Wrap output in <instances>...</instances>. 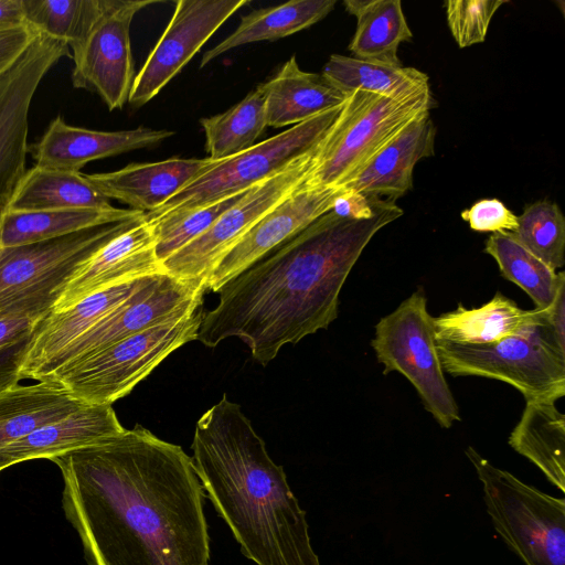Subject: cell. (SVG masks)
<instances>
[{
	"instance_id": "5bb4252c",
	"label": "cell",
	"mask_w": 565,
	"mask_h": 565,
	"mask_svg": "<svg viewBox=\"0 0 565 565\" xmlns=\"http://www.w3.org/2000/svg\"><path fill=\"white\" fill-rule=\"evenodd\" d=\"M63 56L66 43L39 34L0 75V212L6 209L26 168L29 110L44 75Z\"/></svg>"
},
{
	"instance_id": "8992f818",
	"label": "cell",
	"mask_w": 565,
	"mask_h": 565,
	"mask_svg": "<svg viewBox=\"0 0 565 565\" xmlns=\"http://www.w3.org/2000/svg\"><path fill=\"white\" fill-rule=\"evenodd\" d=\"M202 308L122 339L41 382L62 387L88 405H113L128 395L166 358L196 340Z\"/></svg>"
},
{
	"instance_id": "f1b7e54d",
	"label": "cell",
	"mask_w": 565,
	"mask_h": 565,
	"mask_svg": "<svg viewBox=\"0 0 565 565\" xmlns=\"http://www.w3.org/2000/svg\"><path fill=\"white\" fill-rule=\"evenodd\" d=\"M345 10L358 20L349 50L353 57L401 66L397 51L402 42L411 41L399 0H345Z\"/></svg>"
},
{
	"instance_id": "d6a6232c",
	"label": "cell",
	"mask_w": 565,
	"mask_h": 565,
	"mask_svg": "<svg viewBox=\"0 0 565 565\" xmlns=\"http://www.w3.org/2000/svg\"><path fill=\"white\" fill-rule=\"evenodd\" d=\"M484 252L498 263L501 275L523 289L537 309H546L554 300L563 270L551 268L509 232L493 233L486 241Z\"/></svg>"
},
{
	"instance_id": "44dd1931",
	"label": "cell",
	"mask_w": 565,
	"mask_h": 565,
	"mask_svg": "<svg viewBox=\"0 0 565 565\" xmlns=\"http://www.w3.org/2000/svg\"><path fill=\"white\" fill-rule=\"evenodd\" d=\"M113 405L84 404L67 416L45 424L0 449V471L32 459H52L121 434Z\"/></svg>"
},
{
	"instance_id": "52a82bcc",
	"label": "cell",
	"mask_w": 565,
	"mask_h": 565,
	"mask_svg": "<svg viewBox=\"0 0 565 565\" xmlns=\"http://www.w3.org/2000/svg\"><path fill=\"white\" fill-rule=\"evenodd\" d=\"M492 524L525 565H565V500L524 483L466 449Z\"/></svg>"
},
{
	"instance_id": "8fae6325",
	"label": "cell",
	"mask_w": 565,
	"mask_h": 565,
	"mask_svg": "<svg viewBox=\"0 0 565 565\" xmlns=\"http://www.w3.org/2000/svg\"><path fill=\"white\" fill-rule=\"evenodd\" d=\"M206 287L166 273L149 277L119 307L50 361L33 379L41 382L142 330L178 320L202 308Z\"/></svg>"
},
{
	"instance_id": "8d00e7d4",
	"label": "cell",
	"mask_w": 565,
	"mask_h": 565,
	"mask_svg": "<svg viewBox=\"0 0 565 565\" xmlns=\"http://www.w3.org/2000/svg\"><path fill=\"white\" fill-rule=\"evenodd\" d=\"M505 0H449L445 3L447 22L459 47L486 40L490 22Z\"/></svg>"
},
{
	"instance_id": "7402d4cb",
	"label": "cell",
	"mask_w": 565,
	"mask_h": 565,
	"mask_svg": "<svg viewBox=\"0 0 565 565\" xmlns=\"http://www.w3.org/2000/svg\"><path fill=\"white\" fill-rule=\"evenodd\" d=\"M436 127L427 114L403 128L339 189L396 201L413 188L416 163L431 157Z\"/></svg>"
},
{
	"instance_id": "9c48e42d",
	"label": "cell",
	"mask_w": 565,
	"mask_h": 565,
	"mask_svg": "<svg viewBox=\"0 0 565 565\" xmlns=\"http://www.w3.org/2000/svg\"><path fill=\"white\" fill-rule=\"evenodd\" d=\"M371 345L383 374L398 372L418 393L427 412L443 428L461 420L459 407L444 375L437 351L434 318L418 288L375 326Z\"/></svg>"
},
{
	"instance_id": "2e32d148",
	"label": "cell",
	"mask_w": 565,
	"mask_h": 565,
	"mask_svg": "<svg viewBox=\"0 0 565 565\" xmlns=\"http://www.w3.org/2000/svg\"><path fill=\"white\" fill-rule=\"evenodd\" d=\"M338 188L309 186L305 181L265 214L216 264L206 290L217 292L231 278L329 212Z\"/></svg>"
},
{
	"instance_id": "7c38bea8",
	"label": "cell",
	"mask_w": 565,
	"mask_h": 565,
	"mask_svg": "<svg viewBox=\"0 0 565 565\" xmlns=\"http://www.w3.org/2000/svg\"><path fill=\"white\" fill-rule=\"evenodd\" d=\"M316 148L250 188L207 231L168 257L162 263L164 273L179 279L201 281L206 287L221 258L306 180Z\"/></svg>"
},
{
	"instance_id": "30bf717a",
	"label": "cell",
	"mask_w": 565,
	"mask_h": 565,
	"mask_svg": "<svg viewBox=\"0 0 565 565\" xmlns=\"http://www.w3.org/2000/svg\"><path fill=\"white\" fill-rule=\"evenodd\" d=\"M342 105L279 132L249 149L224 160L167 201L158 210L166 212L207 204L245 192L313 150L324 138Z\"/></svg>"
},
{
	"instance_id": "d590c367",
	"label": "cell",
	"mask_w": 565,
	"mask_h": 565,
	"mask_svg": "<svg viewBox=\"0 0 565 565\" xmlns=\"http://www.w3.org/2000/svg\"><path fill=\"white\" fill-rule=\"evenodd\" d=\"M512 236L553 269L565 264V218L556 203L537 201L518 216Z\"/></svg>"
},
{
	"instance_id": "4dcf8cb0",
	"label": "cell",
	"mask_w": 565,
	"mask_h": 565,
	"mask_svg": "<svg viewBox=\"0 0 565 565\" xmlns=\"http://www.w3.org/2000/svg\"><path fill=\"white\" fill-rule=\"evenodd\" d=\"M321 74L347 94L363 90L401 99L429 87L427 74L417 68L339 54L329 57Z\"/></svg>"
},
{
	"instance_id": "e575fe53",
	"label": "cell",
	"mask_w": 565,
	"mask_h": 565,
	"mask_svg": "<svg viewBox=\"0 0 565 565\" xmlns=\"http://www.w3.org/2000/svg\"><path fill=\"white\" fill-rule=\"evenodd\" d=\"M247 191L193 207L170 211L159 215L145 214L152 231L156 254L161 264L207 231Z\"/></svg>"
},
{
	"instance_id": "f546056e",
	"label": "cell",
	"mask_w": 565,
	"mask_h": 565,
	"mask_svg": "<svg viewBox=\"0 0 565 565\" xmlns=\"http://www.w3.org/2000/svg\"><path fill=\"white\" fill-rule=\"evenodd\" d=\"M110 206V200L87 180L85 173L34 166L26 170L6 209L33 212Z\"/></svg>"
},
{
	"instance_id": "7a4b0ae2",
	"label": "cell",
	"mask_w": 565,
	"mask_h": 565,
	"mask_svg": "<svg viewBox=\"0 0 565 565\" xmlns=\"http://www.w3.org/2000/svg\"><path fill=\"white\" fill-rule=\"evenodd\" d=\"M404 214L391 200L367 220L332 210L218 289L203 312L196 340L214 348L237 337L263 365L286 344L327 330L337 319L341 289L366 245Z\"/></svg>"
},
{
	"instance_id": "ab89813d",
	"label": "cell",
	"mask_w": 565,
	"mask_h": 565,
	"mask_svg": "<svg viewBox=\"0 0 565 565\" xmlns=\"http://www.w3.org/2000/svg\"><path fill=\"white\" fill-rule=\"evenodd\" d=\"M39 34L28 24L0 28V75L22 55Z\"/></svg>"
},
{
	"instance_id": "ee69618b",
	"label": "cell",
	"mask_w": 565,
	"mask_h": 565,
	"mask_svg": "<svg viewBox=\"0 0 565 565\" xmlns=\"http://www.w3.org/2000/svg\"><path fill=\"white\" fill-rule=\"evenodd\" d=\"M23 0H0V28L24 25Z\"/></svg>"
},
{
	"instance_id": "5b68a950",
	"label": "cell",
	"mask_w": 565,
	"mask_h": 565,
	"mask_svg": "<svg viewBox=\"0 0 565 565\" xmlns=\"http://www.w3.org/2000/svg\"><path fill=\"white\" fill-rule=\"evenodd\" d=\"M0 249V317L46 316L77 267L140 217Z\"/></svg>"
},
{
	"instance_id": "83f0119b",
	"label": "cell",
	"mask_w": 565,
	"mask_h": 565,
	"mask_svg": "<svg viewBox=\"0 0 565 565\" xmlns=\"http://www.w3.org/2000/svg\"><path fill=\"white\" fill-rule=\"evenodd\" d=\"M84 403L51 382L17 384L0 393V449L34 429L58 420Z\"/></svg>"
},
{
	"instance_id": "7bdbcfd3",
	"label": "cell",
	"mask_w": 565,
	"mask_h": 565,
	"mask_svg": "<svg viewBox=\"0 0 565 565\" xmlns=\"http://www.w3.org/2000/svg\"><path fill=\"white\" fill-rule=\"evenodd\" d=\"M45 316L32 313H12L0 317V349L33 334Z\"/></svg>"
},
{
	"instance_id": "74e56055",
	"label": "cell",
	"mask_w": 565,
	"mask_h": 565,
	"mask_svg": "<svg viewBox=\"0 0 565 565\" xmlns=\"http://www.w3.org/2000/svg\"><path fill=\"white\" fill-rule=\"evenodd\" d=\"M461 217L476 232L513 233L518 215L498 199H482L461 212Z\"/></svg>"
},
{
	"instance_id": "ac0fdd59",
	"label": "cell",
	"mask_w": 565,
	"mask_h": 565,
	"mask_svg": "<svg viewBox=\"0 0 565 565\" xmlns=\"http://www.w3.org/2000/svg\"><path fill=\"white\" fill-rule=\"evenodd\" d=\"M173 134L147 127L121 131L90 130L70 126L57 116L30 151L35 167L79 172L90 161L152 147Z\"/></svg>"
},
{
	"instance_id": "484cf974",
	"label": "cell",
	"mask_w": 565,
	"mask_h": 565,
	"mask_svg": "<svg viewBox=\"0 0 565 565\" xmlns=\"http://www.w3.org/2000/svg\"><path fill=\"white\" fill-rule=\"evenodd\" d=\"M509 445L565 492V416L555 403L527 401Z\"/></svg>"
},
{
	"instance_id": "6da1fadb",
	"label": "cell",
	"mask_w": 565,
	"mask_h": 565,
	"mask_svg": "<svg viewBox=\"0 0 565 565\" xmlns=\"http://www.w3.org/2000/svg\"><path fill=\"white\" fill-rule=\"evenodd\" d=\"M89 565H209L192 458L140 425L51 459Z\"/></svg>"
},
{
	"instance_id": "ba28073f",
	"label": "cell",
	"mask_w": 565,
	"mask_h": 565,
	"mask_svg": "<svg viewBox=\"0 0 565 565\" xmlns=\"http://www.w3.org/2000/svg\"><path fill=\"white\" fill-rule=\"evenodd\" d=\"M444 371L480 376L514 386L525 401L555 403L565 395V356L545 340L540 310L534 323L516 334L486 344L436 341Z\"/></svg>"
},
{
	"instance_id": "d6986e66",
	"label": "cell",
	"mask_w": 565,
	"mask_h": 565,
	"mask_svg": "<svg viewBox=\"0 0 565 565\" xmlns=\"http://www.w3.org/2000/svg\"><path fill=\"white\" fill-rule=\"evenodd\" d=\"M220 161L209 157L170 158L132 163L113 172L86 174V178L107 199L146 214L158 210Z\"/></svg>"
},
{
	"instance_id": "4fadbf2b",
	"label": "cell",
	"mask_w": 565,
	"mask_h": 565,
	"mask_svg": "<svg viewBox=\"0 0 565 565\" xmlns=\"http://www.w3.org/2000/svg\"><path fill=\"white\" fill-rule=\"evenodd\" d=\"M156 0H100V10L84 41L72 50L75 88L96 92L109 110L128 102L135 79L130 24Z\"/></svg>"
},
{
	"instance_id": "1f68e13d",
	"label": "cell",
	"mask_w": 565,
	"mask_h": 565,
	"mask_svg": "<svg viewBox=\"0 0 565 565\" xmlns=\"http://www.w3.org/2000/svg\"><path fill=\"white\" fill-rule=\"evenodd\" d=\"M265 103L260 84L225 113L202 118L209 158L224 160L256 145L267 127Z\"/></svg>"
},
{
	"instance_id": "f35d334b",
	"label": "cell",
	"mask_w": 565,
	"mask_h": 565,
	"mask_svg": "<svg viewBox=\"0 0 565 565\" xmlns=\"http://www.w3.org/2000/svg\"><path fill=\"white\" fill-rule=\"evenodd\" d=\"M386 200L359 191L341 189L333 203L332 211L345 218L367 220L380 211Z\"/></svg>"
},
{
	"instance_id": "60d3db41",
	"label": "cell",
	"mask_w": 565,
	"mask_h": 565,
	"mask_svg": "<svg viewBox=\"0 0 565 565\" xmlns=\"http://www.w3.org/2000/svg\"><path fill=\"white\" fill-rule=\"evenodd\" d=\"M542 322L553 345L565 355V278L559 282L553 302L542 310Z\"/></svg>"
},
{
	"instance_id": "e0dca14e",
	"label": "cell",
	"mask_w": 565,
	"mask_h": 565,
	"mask_svg": "<svg viewBox=\"0 0 565 565\" xmlns=\"http://www.w3.org/2000/svg\"><path fill=\"white\" fill-rule=\"evenodd\" d=\"M162 273L154 237L143 215L77 267L61 288L51 312L66 310L117 284Z\"/></svg>"
},
{
	"instance_id": "d4e9b609",
	"label": "cell",
	"mask_w": 565,
	"mask_h": 565,
	"mask_svg": "<svg viewBox=\"0 0 565 565\" xmlns=\"http://www.w3.org/2000/svg\"><path fill=\"white\" fill-rule=\"evenodd\" d=\"M537 309L523 310L501 292L479 308L461 303L452 311L434 318L436 341L486 344L516 334L535 322Z\"/></svg>"
},
{
	"instance_id": "4316f807",
	"label": "cell",
	"mask_w": 565,
	"mask_h": 565,
	"mask_svg": "<svg viewBox=\"0 0 565 565\" xmlns=\"http://www.w3.org/2000/svg\"><path fill=\"white\" fill-rule=\"evenodd\" d=\"M335 3L337 0H291L254 10L241 19L233 33L203 54L200 67L237 46L276 41L308 29L326 18Z\"/></svg>"
},
{
	"instance_id": "b9f144b4",
	"label": "cell",
	"mask_w": 565,
	"mask_h": 565,
	"mask_svg": "<svg viewBox=\"0 0 565 565\" xmlns=\"http://www.w3.org/2000/svg\"><path fill=\"white\" fill-rule=\"evenodd\" d=\"M31 337L0 349V393L19 384L20 369Z\"/></svg>"
},
{
	"instance_id": "3957f363",
	"label": "cell",
	"mask_w": 565,
	"mask_h": 565,
	"mask_svg": "<svg viewBox=\"0 0 565 565\" xmlns=\"http://www.w3.org/2000/svg\"><path fill=\"white\" fill-rule=\"evenodd\" d=\"M193 465L242 553L256 565H321L305 511L242 407L226 394L196 422Z\"/></svg>"
},
{
	"instance_id": "9a60e30c",
	"label": "cell",
	"mask_w": 565,
	"mask_h": 565,
	"mask_svg": "<svg viewBox=\"0 0 565 565\" xmlns=\"http://www.w3.org/2000/svg\"><path fill=\"white\" fill-rule=\"evenodd\" d=\"M248 0H179L158 42L136 74L128 103L140 107L190 62Z\"/></svg>"
},
{
	"instance_id": "836d02e7",
	"label": "cell",
	"mask_w": 565,
	"mask_h": 565,
	"mask_svg": "<svg viewBox=\"0 0 565 565\" xmlns=\"http://www.w3.org/2000/svg\"><path fill=\"white\" fill-rule=\"evenodd\" d=\"M23 8L28 25L73 50L96 20L100 0H23Z\"/></svg>"
},
{
	"instance_id": "cb8c5ba5",
	"label": "cell",
	"mask_w": 565,
	"mask_h": 565,
	"mask_svg": "<svg viewBox=\"0 0 565 565\" xmlns=\"http://www.w3.org/2000/svg\"><path fill=\"white\" fill-rule=\"evenodd\" d=\"M145 214L131 209H62L0 212V249L65 236L86 228L126 221Z\"/></svg>"
},
{
	"instance_id": "603a6c76",
	"label": "cell",
	"mask_w": 565,
	"mask_h": 565,
	"mask_svg": "<svg viewBox=\"0 0 565 565\" xmlns=\"http://www.w3.org/2000/svg\"><path fill=\"white\" fill-rule=\"evenodd\" d=\"M263 86L267 126L274 128L303 122L343 105L350 95L322 74L302 71L295 55Z\"/></svg>"
},
{
	"instance_id": "ffe728a7",
	"label": "cell",
	"mask_w": 565,
	"mask_h": 565,
	"mask_svg": "<svg viewBox=\"0 0 565 565\" xmlns=\"http://www.w3.org/2000/svg\"><path fill=\"white\" fill-rule=\"evenodd\" d=\"M149 277L117 284L81 299L66 310L46 315L31 337L20 369L21 379L33 380L50 361L119 307Z\"/></svg>"
},
{
	"instance_id": "277c9868",
	"label": "cell",
	"mask_w": 565,
	"mask_h": 565,
	"mask_svg": "<svg viewBox=\"0 0 565 565\" xmlns=\"http://www.w3.org/2000/svg\"><path fill=\"white\" fill-rule=\"evenodd\" d=\"M433 107L430 87L401 99L352 92L317 146L305 183L339 189L403 128L430 114Z\"/></svg>"
}]
</instances>
